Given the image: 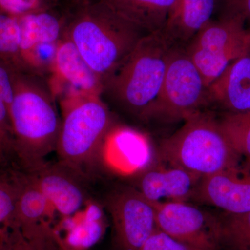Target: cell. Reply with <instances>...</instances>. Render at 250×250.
<instances>
[{"label":"cell","instance_id":"6da1fadb","mask_svg":"<svg viewBox=\"0 0 250 250\" xmlns=\"http://www.w3.org/2000/svg\"><path fill=\"white\" fill-rule=\"evenodd\" d=\"M47 77L18 70L9 108L14 152L29 173L45 165L57 149L62 120Z\"/></svg>","mask_w":250,"mask_h":250},{"label":"cell","instance_id":"7a4b0ae2","mask_svg":"<svg viewBox=\"0 0 250 250\" xmlns=\"http://www.w3.org/2000/svg\"><path fill=\"white\" fill-rule=\"evenodd\" d=\"M146 34L105 0H95L70 8L63 36L73 42L103 84Z\"/></svg>","mask_w":250,"mask_h":250},{"label":"cell","instance_id":"3957f363","mask_svg":"<svg viewBox=\"0 0 250 250\" xmlns=\"http://www.w3.org/2000/svg\"><path fill=\"white\" fill-rule=\"evenodd\" d=\"M177 45L163 29L143 36L121 66L104 82L103 101L114 104L135 118L150 119Z\"/></svg>","mask_w":250,"mask_h":250},{"label":"cell","instance_id":"277c9868","mask_svg":"<svg viewBox=\"0 0 250 250\" xmlns=\"http://www.w3.org/2000/svg\"><path fill=\"white\" fill-rule=\"evenodd\" d=\"M185 121L161 143V161L202 178L241 166V158L213 117L198 112Z\"/></svg>","mask_w":250,"mask_h":250},{"label":"cell","instance_id":"5b68a950","mask_svg":"<svg viewBox=\"0 0 250 250\" xmlns=\"http://www.w3.org/2000/svg\"><path fill=\"white\" fill-rule=\"evenodd\" d=\"M62 96L63 117L56 149L59 163L85 175L113 127L111 113L101 97L72 91Z\"/></svg>","mask_w":250,"mask_h":250},{"label":"cell","instance_id":"8992f818","mask_svg":"<svg viewBox=\"0 0 250 250\" xmlns=\"http://www.w3.org/2000/svg\"><path fill=\"white\" fill-rule=\"evenodd\" d=\"M238 18L211 21L186 47L188 57L209 87L236 59L249 54L248 31Z\"/></svg>","mask_w":250,"mask_h":250},{"label":"cell","instance_id":"52a82bcc","mask_svg":"<svg viewBox=\"0 0 250 250\" xmlns=\"http://www.w3.org/2000/svg\"><path fill=\"white\" fill-rule=\"evenodd\" d=\"M208 89L186 48L176 46L171 54L162 89L150 119L156 117L171 121L187 119L200 112L199 108L205 102Z\"/></svg>","mask_w":250,"mask_h":250},{"label":"cell","instance_id":"ba28073f","mask_svg":"<svg viewBox=\"0 0 250 250\" xmlns=\"http://www.w3.org/2000/svg\"><path fill=\"white\" fill-rule=\"evenodd\" d=\"M106 207L113 222L114 250H140L157 229L154 205L135 188L112 192Z\"/></svg>","mask_w":250,"mask_h":250},{"label":"cell","instance_id":"9c48e42d","mask_svg":"<svg viewBox=\"0 0 250 250\" xmlns=\"http://www.w3.org/2000/svg\"><path fill=\"white\" fill-rule=\"evenodd\" d=\"M151 203L161 231L200 250H220L218 215L188 202Z\"/></svg>","mask_w":250,"mask_h":250},{"label":"cell","instance_id":"30bf717a","mask_svg":"<svg viewBox=\"0 0 250 250\" xmlns=\"http://www.w3.org/2000/svg\"><path fill=\"white\" fill-rule=\"evenodd\" d=\"M136 176L135 188L152 203L188 202L195 199L202 179L182 167L156 163Z\"/></svg>","mask_w":250,"mask_h":250},{"label":"cell","instance_id":"8fae6325","mask_svg":"<svg viewBox=\"0 0 250 250\" xmlns=\"http://www.w3.org/2000/svg\"><path fill=\"white\" fill-rule=\"evenodd\" d=\"M49 83L56 96L62 88L90 96L101 97L103 84L66 36L59 41L52 62Z\"/></svg>","mask_w":250,"mask_h":250},{"label":"cell","instance_id":"7c38bea8","mask_svg":"<svg viewBox=\"0 0 250 250\" xmlns=\"http://www.w3.org/2000/svg\"><path fill=\"white\" fill-rule=\"evenodd\" d=\"M195 199L228 214L250 211V168L239 166L202 178Z\"/></svg>","mask_w":250,"mask_h":250},{"label":"cell","instance_id":"4fadbf2b","mask_svg":"<svg viewBox=\"0 0 250 250\" xmlns=\"http://www.w3.org/2000/svg\"><path fill=\"white\" fill-rule=\"evenodd\" d=\"M29 174L51 206L64 217L75 215L86 201L84 174L60 163L53 166L46 164Z\"/></svg>","mask_w":250,"mask_h":250},{"label":"cell","instance_id":"5bb4252c","mask_svg":"<svg viewBox=\"0 0 250 250\" xmlns=\"http://www.w3.org/2000/svg\"><path fill=\"white\" fill-rule=\"evenodd\" d=\"M70 8L62 4L17 18L21 29L20 62H30L40 45H57L65 33Z\"/></svg>","mask_w":250,"mask_h":250},{"label":"cell","instance_id":"9a60e30c","mask_svg":"<svg viewBox=\"0 0 250 250\" xmlns=\"http://www.w3.org/2000/svg\"><path fill=\"white\" fill-rule=\"evenodd\" d=\"M103 154L113 168L126 174L136 175L156 163L147 138L128 128L113 126L104 143Z\"/></svg>","mask_w":250,"mask_h":250},{"label":"cell","instance_id":"2e32d148","mask_svg":"<svg viewBox=\"0 0 250 250\" xmlns=\"http://www.w3.org/2000/svg\"><path fill=\"white\" fill-rule=\"evenodd\" d=\"M208 94L230 113L250 111V54L231 62L208 87Z\"/></svg>","mask_w":250,"mask_h":250},{"label":"cell","instance_id":"e0dca14e","mask_svg":"<svg viewBox=\"0 0 250 250\" xmlns=\"http://www.w3.org/2000/svg\"><path fill=\"white\" fill-rule=\"evenodd\" d=\"M218 0H177L163 30L181 45L190 42L212 21Z\"/></svg>","mask_w":250,"mask_h":250},{"label":"cell","instance_id":"ac0fdd59","mask_svg":"<svg viewBox=\"0 0 250 250\" xmlns=\"http://www.w3.org/2000/svg\"><path fill=\"white\" fill-rule=\"evenodd\" d=\"M146 34L162 30L177 0H105Z\"/></svg>","mask_w":250,"mask_h":250},{"label":"cell","instance_id":"d6986e66","mask_svg":"<svg viewBox=\"0 0 250 250\" xmlns=\"http://www.w3.org/2000/svg\"><path fill=\"white\" fill-rule=\"evenodd\" d=\"M64 238L57 240L62 250H87L96 244L104 234L106 223L103 210L98 205L88 208L84 218L69 224Z\"/></svg>","mask_w":250,"mask_h":250},{"label":"cell","instance_id":"ffe728a7","mask_svg":"<svg viewBox=\"0 0 250 250\" xmlns=\"http://www.w3.org/2000/svg\"><path fill=\"white\" fill-rule=\"evenodd\" d=\"M219 219V250H250V211L243 214L222 213Z\"/></svg>","mask_w":250,"mask_h":250},{"label":"cell","instance_id":"44dd1931","mask_svg":"<svg viewBox=\"0 0 250 250\" xmlns=\"http://www.w3.org/2000/svg\"><path fill=\"white\" fill-rule=\"evenodd\" d=\"M230 144L245 167L250 168V110L242 113H229L219 122Z\"/></svg>","mask_w":250,"mask_h":250},{"label":"cell","instance_id":"7402d4cb","mask_svg":"<svg viewBox=\"0 0 250 250\" xmlns=\"http://www.w3.org/2000/svg\"><path fill=\"white\" fill-rule=\"evenodd\" d=\"M21 29L17 18L0 9V59L13 62L21 70L19 52Z\"/></svg>","mask_w":250,"mask_h":250},{"label":"cell","instance_id":"603a6c76","mask_svg":"<svg viewBox=\"0 0 250 250\" xmlns=\"http://www.w3.org/2000/svg\"><path fill=\"white\" fill-rule=\"evenodd\" d=\"M18 194V177L11 181L0 178V224L7 225L11 221L16 209Z\"/></svg>","mask_w":250,"mask_h":250},{"label":"cell","instance_id":"cb8c5ba5","mask_svg":"<svg viewBox=\"0 0 250 250\" xmlns=\"http://www.w3.org/2000/svg\"><path fill=\"white\" fill-rule=\"evenodd\" d=\"M60 3L59 0H0V9L14 17H20L43 11Z\"/></svg>","mask_w":250,"mask_h":250},{"label":"cell","instance_id":"d4e9b609","mask_svg":"<svg viewBox=\"0 0 250 250\" xmlns=\"http://www.w3.org/2000/svg\"><path fill=\"white\" fill-rule=\"evenodd\" d=\"M0 250H59L36 244L27 240L17 228L0 229Z\"/></svg>","mask_w":250,"mask_h":250},{"label":"cell","instance_id":"484cf974","mask_svg":"<svg viewBox=\"0 0 250 250\" xmlns=\"http://www.w3.org/2000/svg\"><path fill=\"white\" fill-rule=\"evenodd\" d=\"M140 250H200L172 238L156 229Z\"/></svg>","mask_w":250,"mask_h":250},{"label":"cell","instance_id":"4316f807","mask_svg":"<svg viewBox=\"0 0 250 250\" xmlns=\"http://www.w3.org/2000/svg\"><path fill=\"white\" fill-rule=\"evenodd\" d=\"M20 70L13 62L0 59V98L10 108L14 95V82Z\"/></svg>","mask_w":250,"mask_h":250},{"label":"cell","instance_id":"83f0119b","mask_svg":"<svg viewBox=\"0 0 250 250\" xmlns=\"http://www.w3.org/2000/svg\"><path fill=\"white\" fill-rule=\"evenodd\" d=\"M225 16L239 18L250 22V0H223Z\"/></svg>","mask_w":250,"mask_h":250},{"label":"cell","instance_id":"f1b7e54d","mask_svg":"<svg viewBox=\"0 0 250 250\" xmlns=\"http://www.w3.org/2000/svg\"><path fill=\"white\" fill-rule=\"evenodd\" d=\"M0 135L14 152V139L9 109L1 98H0Z\"/></svg>","mask_w":250,"mask_h":250},{"label":"cell","instance_id":"f546056e","mask_svg":"<svg viewBox=\"0 0 250 250\" xmlns=\"http://www.w3.org/2000/svg\"><path fill=\"white\" fill-rule=\"evenodd\" d=\"M92 1H95V0H60L62 4L70 8L78 6V5L85 4V3Z\"/></svg>","mask_w":250,"mask_h":250},{"label":"cell","instance_id":"4dcf8cb0","mask_svg":"<svg viewBox=\"0 0 250 250\" xmlns=\"http://www.w3.org/2000/svg\"><path fill=\"white\" fill-rule=\"evenodd\" d=\"M8 151H12V149L0 135V153L6 152Z\"/></svg>","mask_w":250,"mask_h":250},{"label":"cell","instance_id":"1f68e13d","mask_svg":"<svg viewBox=\"0 0 250 250\" xmlns=\"http://www.w3.org/2000/svg\"><path fill=\"white\" fill-rule=\"evenodd\" d=\"M248 45H249V53L250 54V31H248Z\"/></svg>","mask_w":250,"mask_h":250},{"label":"cell","instance_id":"d6a6232c","mask_svg":"<svg viewBox=\"0 0 250 250\" xmlns=\"http://www.w3.org/2000/svg\"><path fill=\"white\" fill-rule=\"evenodd\" d=\"M59 1H60V0H59Z\"/></svg>","mask_w":250,"mask_h":250}]
</instances>
